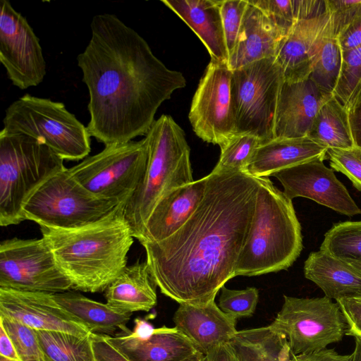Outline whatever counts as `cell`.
Masks as SVG:
<instances>
[{"label":"cell","instance_id":"cell-1","mask_svg":"<svg viewBox=\"0 0 361 361\" xmlns=\"http://www.w3.org/2000/svg\"><path fill=\"white\" fill-rule=\"evenodd\" d=\"M199 206L170 237L141 244L157 287L178 304L203 305L235 277L255 212L258 178L211 172Z\"/></svg>","mask_w":361,"mask_h":361},{"label":"cell","instance_id":"cell-2","mask_svg":"<svg viewBox=\"0 0 361 361\" xmlns=\"http://www.w3.org/2000/svg\"><path fill=\"white\" fill-rule=\"evenodd\" d=\"M90 28L77 56L89 93L90 136L107 146L146 135L161 104L185 86L183 74L168 68L114 14L94 16Z\"/></svg>","mask_w":361,"mask_h":361},{"label":"cell","instance_id":"cell-3","mask_svg":"<svg viewBox=\"0 0 361 361\" xmlns=\"http://www.w3.org/2000/svg\"><path fill=\"white\" fill-rule=\"evenodd\" d=\"M121 203L104 218L74 228L39 226L42 238L72 289L99 293L122 273L134 242Z\"/></svg>","mask_w":361,"mask_h":361},{"label":"cell","instance_id":"cell-4","mask_svg":"<svg viewBox=\"0 0 361 361\" xmlns=\"http://www.w3.org/2000/svg\"><path fill=\"white\" fill-rule=\"evenodd\" d=\"M258 180L255 212L235 276L288 269L302 250L301 226L292 200L268 177L258 178Z\"/></svg>","mask_w":361,"mask_h":361},{"label":"cell","instance_id":"cell-5","mask_svg":"<svg viewBox=\"0 0 361 361\" xmlns=\"http://www.w3.org/2000/svg\"><path fill=\"white\" fill-rule=\"evenodd\" d=\"M148 161L142 179L124 204L133 237H141L154 208L166 194L193 180L190 149L185 132L166 114L155 120L145 135Z\"/></svg>","mask_w":361,"mask_h":361},{"label":"cell","instance_id":"cell-6","mask_svg":"<svg viewBox=\"0 0 361 361\" xmlns=\"http://www.w3.org/2000/svg\"><path fill=\"white\" fill-rule=\"evenodd\" d=\"M63 159L32 137L0 132V225L24 220L23 207L35 189L63 168Z\"/></svg>","mask_w":361,"mask_h":361},{"label":"cell","instance_id":"cell-7","mask_svg":"<svg viewBox=\"0 0 361 361\" xmlns=\"http://www.w3.org/2000/svg\"><path fill=\"white\" fill-rule=\"evenodd\" d=\"M3 124L2 131L35 138L63 160H81L91 151L87 126L61 102L25 94L7 107Z\"/></svg>","mask_w":361,"mask_h":361},{"label":"cell","instance_id":"cell-8","mask_svg":"<svg viewBox=\"0 0 361 361\" xmlns=\"http://www.w3.org/2000/svg\"><path fill=\"white\" fill-rule=\"evenodd\" d=\"M122 202L97 197L79 183L65 166L47 177L23 207L24 220L39 226L74 228L94 223Z\"/></svg>","mask_w":361,"mask_h":361},{"label":"cell","instance_id":"cell-9","mask_svg":"<svg viewBox=\"0 0 361 361\" xmlns=\"http://www.w3.org/2000/svg\"><path fill=\"white\" fill-rule=\"evenodd\" d=\"M284 81L274 58L232 71L231 98L235 134H250L261 144L274 139L275 118Z\"/></svg>","mask_w":361,"mask_h":361},{"label":"cell","instance_id":"cell-10","mask_svg":"<svg viewBox=\"0 0 361 361\" xmlns=\"http://www.w3.org/2000/svg\"><path fill=\"white\" fill-rule=\"evenodd\" d=\"M147 161L148 144L145 137L138 141L105 146L68 170L94 195L126 202L138 188Z\"/></svg>","mask_w":361,"mask_h":361},{"label":"cell","instance_id":"cell-11","mask_svg":"<svg viewBox=\"0 0 361 361\" xmlns=\"http://www.w3.org/2000/svg\"><path fill=\"white\" fill-rule=\"evenodd\" d=\"M283 299L269 326L286 338L294 354L317 352L343 339L347 326L336 302L326 296Z\"/></svg>","mask_w":361,"mask_h":361},{"label":"cell","instance_id":"cell-12","mask_svg":"<svg viewBox=\"0 0 361 361\" xmlns=\"http://www.w3.org/2000/svg\"><path fill=\"white\" fill-rule=\"evenodd\" d=\"M0 288L55 294L72 284L42 237L13 238L0 243Z\"/></svg>","mask_w":361,"mask_h":361},{"label":"cell","instance_id":"cell-13","mask_svg":"<svg viewBox=\"0 0 361 361\" xmlns=\"http://www.w3.org/2000/svg\"><path fill=\"white\" fill-rule=\"evenodd\" d=\"M231 71L227 63L211 60L200 80L188 114L195 134L203 141L225 144L235 135Z\"/></svg>","mask_w":361,"mask_h":361},{"label":"cell","instance_id":"cell-14","mask_svg":"<svg viewBox=\"0 0 361 361\" xmlns=\"http://www.w3.org/2000/svg\"><path fill=\"white\" fill-rule=\"evenodd\" d=\"M0 62L12 84L20 90L37 86L47 74L39 39L8 0L0 1Z\"/></svg>","mask_w":361,"mask_h":361},{"label":"cell","instance_id":"cell-15","mask_svg":"<svg viewBox=\"0 0 361 361\" xmlns=\"http://www.w3.org/2000/svg\"><path fill=\"white\" fill-rule=\"evenodd\" d=\"M324 160L318 158L308 161L272 176L279 180L284 194L291 200L305 197L350 217L360 214L361 209L336 178L334 171L325 166Z\"/></svg>","mask_w":361,"mask_h":361},{"label":"cell","instance_id":"cell-16","mask_svg":"<svg viewBox=\"0 0 361 361\" xmlns=\"http://www.w3.org/2000/svg\"><path fill=\"white\" fill-rule=\"evenodd\" d=\"M0 315L36 331H56L87 336L90 332L45 292L0 288Z\"/></svg>","mask_w":361,"mask_h":361},{"label":"cell","instance_id":"cell-17","mask_svg":"<svg viewBox=\"0 0 361 361\" xmlns=\"http://www.w3.org/2000/svg\"><path fill=\"white\" fill-rule=\"evenodd\" d=\"M331 35L330 13L298 20L281 43L275 61L280 66L284 81L306 80L325 37Z\"/></svg>","mask_w":361,"mask_h":361},{"label":"cell","instance_id":"cell-18","mask_svg":"<svg viewBox=\"0 0 361 361\" xmlns=\"http://www.w3.org/2000/svg\"><path fill=\"white\" fill-rule=\"evenodd\" d=\"M333 95L310 78L283 81L277 104L274 138L307 137L319 109Z\"/></svg>","mask_w":361,"mask_h":361},{"label":"cell","instance_id":"cell-19","mask_svg":"<svg viewBox=\"0 0 361 361\" xmlns=\"http://www.w3.org/2000/svg\"><path fill=\"white\" fill-rule=\"evenodd\" d=\"M175 327L207 355L228 343L237 333V320L224 313L214 300L203 305L179 304L173 314Z\"/></svg>","mask_w":361,"mask_h":361},{"label":"cell","instance_id":"cell-20","mask_svg":"<svg viewBox=\"0 0 361 361\" xmlns=\"http://www.w3.org/2000/svg\"><path fill=\"white\" fill-rule=\"evenodd\" d=\"M248 1L235 47L228 58L231 71L262 59L275 58L288 33Z\"/></svg>","mask_w":361,"mask_h":361},{"label":"cell","instance_id":"cell-21","mask_svg":"<svg viewBox=\"0 0 361 361\" xmlns=\"http://www.w3.org/2000/svg\"><path fill=\"white\" fill-rule=\"evenodd\" d=\"M207 180V176L175 188L162 197L149 216L138 240L140 244L163 240L182 227L201 202Z\"/></svg>","mask_w":361,"mask_h":361},{"label":"cell","instance_id":"cell-22","mask_svg":"<svg viewBox=\"0 0 361 361\" xmlns=\"http://www.w3.org/2000/svg\"><path fill=\"white\" fill-rule=\"evenodd\" d=\"M198 36L211 60L228 64V52L217 0H162Z\"/></svg>","mask_w":361,"mask_h":361},{"label":"cell","instance_id":"cell-23","mask_svg":"<svg viewBox=\"0 0 361 361\" xmlns=\"http://www.w3.org/2000/svg\"><path fill=\"white\" fill-rule=\"evenodd\" d=\"M327 150L308 137L274 138L257 148L247 173L256 178L268 177L308 161L328 159Z\"/></svg>","mask_w":361,"mask_h":361},{"label":"cell","instance_id":"cell-24","mask_svg":"<svg viewBox=\"0 0 361 361\" xmlns=\"http://www.w3.org/2000/svg\"><path fill=\"white\" fill-rule=\"evenodd\" d=\"M106 338L129 361H181L198 350L175 326L157 328L145 341L128 334Z\"/></svg>","mask_w":361,"mask_h":361},{"label":"cell","instance_id":"cell-25","mask_svg":"<svg viewBox=\"0 0 361 361\" xmlns=\"http://www.w3.org/2000/svg\"><path fill=\"white\" fill-rule=\"evenodd\" d=\"M156 287L147 261L126 266L105 290L106 303L123 312H148L157 305Z\"/></svg>","mask_w":361,"mask_h":361},{"label":"cell","instance_id":"cell-26","mask_svg":"<svg viewBox=\"0 0 361 361\" xmlns=\"http://www.w3.org/2000/svg\"><path fill=\"white\" fill-rule=\"evenodd\" d=\"M53 296L60 307L92 333L109 336H113L119 331L125 335L131 333L126 325L132 313L121 311L107 303L93 300L73 291L58 293Z\"/></svg>","mask_w":361,"mask_h":361},{"label":"cell","instance_id":"cell-27","mask_svg":"<svg viewBox=\"0 0 361 361\" xmlns=\"http://www.w3.org/2000/svg\"><path fill=\"white\" fill-rule=\"evenodd\" d=\"M303 269L305 278L331 300L361 293V276L346 261L322 250L309 255Z\"/></svg>","mask_w":361,"mask_h":361},{"label":"cell","instance_id":"cell-28","mask_svg":"<svg viewBox=\"0 0 361 361\" xmlns=\"http://www.w3.org/2000/svg\"><path fill=\"white\" fill-rule=\"evenodd\" d=\"M229 343L238 361H299L286 338L269 326L238 331Z\"/></svg>","mask_w":361,"mask_h":361},{"label":"cell","instance_id":"cell-29","mask_svg":"<svg viewBox=\"0 0 361 361\" xmlns=\"http://www.w3.org/2000/svg\"><path fill=\"white\" fill-rule=\"evenodd\" d=\"M307 137L327 149L355 147L348 111L334 95L319 109Z\"/></svg>","mask_w":361,"mask_h":361},{"label":"cell","instance_id":"cell-30","mask_svg":"<svg viewBox=\"0 0 361 361\" xmlns=\"http://www.w3.org/2000/svg\"><path fill=\"white\" fill-rule=\"evenodd\" d=\"M91 334L78 336L62 331H37L44 361H96Z\"/></svg>","mask_w":361,"mask_h":361},{"label":"cell","instance_id":"cell-31","mask_svg":"<svg viewBox=\"0 0 361 361\" xmlns=\"http://www.w3.org/2000/svg\"><path fill=\"white\" fill-rule=\"evenodd\" d=\"M343 63V51L337 38L324 37L309 75L323 91L334 94Z\"/></svg>","mask_w":361,"mask_h":361},{"label":"cell","instance_id":"cell-32","mask_svg":"<svg viewBox=\"0 0 361 361\" xmlns=\"http://www.w3.org/2000/svg\"><path fill=\"white\" fill-rule=\"evenodd\" d=\"M319 249L343 260H361V221L334 224Z\"/></svg>","mask_w":361,"mask_h":361},{"label":"cell","instance_id":"cell-33","mask_svg":"<svg viewBox=\"0 0 361 361\" xmlns=\"http://www.w3.org/2000/svg\"><path fill=\"white\" fill-rule=\"evenodd\" d=\"M260 145V140L252 135H234L220 147V157L212 172L247 173L250 161Z\"/></svg>","mask_w":361,"mask_h":361},{"label":"cell","instance_id":"cell-34","mask_svg":"<svg viewBox=\"0 0 361 361\" xmlns=\"http://www.w3.org/2000/svg\"><path fill=\"white\" fill-rule=\"evenodd\" d=\"M334 96L348 109L361 97V45L343 51V63Z\"/></svg>","mask_w":361,"mask_h":361},{"label":"cell","instance_id":"cell-35","mask_svg":"<svg viewBox=\"0 0 361 361\" xmlns=\"http://www.w3.org/2000/svg\"><path fill=\"white\" fill-rule=\"evenodd\" d=\"M0 325L12 340L20 361H44L36 330L1 315Z\"/></svg>","mask_w":361,"mask_h":361},{"label":"cell","instance_id":"cell-36","mask_svg":"<svg viewBox=\"0 0 361 361\" xmlns=\"http://www.w3.org/2000/svg\"><path fill=\"white\" fill-rule=\"evenodd\" d=\"M258 300L259 291L255 287L231 290L224 286L221 288L218 306L224 313L238 320L252 316Z\"/></svg>","mask_w":361,"mask_h":361},{"label":"cell","instance_id":"cell-37","mask_svg":"<svg viewBox=\"0 0 361 361\" xmlns=\"http://www.w3.org/2000/svg\"><path fill=\"white\" fill-rule=\"evenodd\" d=\"M219 1L225 40L230 56L235 47L249 1L248 0H221Z\"/></svg>","mask_w":361,"mask_h":361},{"label":"cell","instance_id":"cell-38","mask_svg":"<svg viewBox=\"0 0 361 361\" xmlns=\"http://www.w3.org/2000/svg\"><path fill=\"white\" fill-rule=\"evenodd\" d=\"M326 154L331 168L347 176L353 186L361 191V147L328 149Z\"/></svg>","mask_w":361,"mask_h":361},{"label":"cell","instance_id":"cell-39","mask_svg":"<svg viewBox=\"0 0 361 361\" xmlns=\"http://www.w3.org/2000/svg\"><path fill=\"white\" fill-rule=\"evenodd\" d=\"M326 4L333 37L338 39L348 25L361 18V0H326Z\"/></svg>","mask_w":361,"mask_h":361},{"label":"cell","instance_id":"cell-40","mask_svg":"<svg viewBox=\"0 0 361 361\" xmlns=\"http://www.w3.org/2000/svg\"><path fill=\"white\" fill-rule=\"evenodd\" d=\"M250 1L287 32H289L296 22L293 0H250Z\"/></svg>","mask_w":361,"mask_h":361},{"label":"cell","instance_id":"cell-41","mask_svg":"<svg viewBox=\"0 0 361 361\" xmlns=\"http://www.w3.org/2000/svg\"><path fill=\"white\" fill-rule=\"evenodd\" d=\"M347 326L345 335L361 338V293L336 300Z\"/></svg>","mask_w":361,"mask_h":361},{"label":"cell","instance_id":"cell-42","mask_svg":"<svg viewBox=\"0 0 361 361\" xmlns=\"http://www.w3.org/2000/svg\"><path fill=\"white\" fill-rule=\"evenodd\" d=\"M96 361H129L106 339L105 335L91 334Z\"/></svg>","mask_w":361,"mask_h":361},{"label":"cell","instance_id":"cell-43","mask_svg":"<svg viewBox=\"0 0 361 361\" xmlns=\"http://www.w3.org/2000/svg\"><path fill=\"white\" fill-rule=\"evenodd\" d=\"M342 51L351 50L361 45V18L348 25L338 36Z\"/></svg>","mask_w":361,"mask_h":361},{"label":"cell","instance_id":"cell-44","mask_svg":"<svg viewBox=\"0 0 361 361\" xmlns=\"http://www.w3.org/2000/svg\"><path fill=\"white\" fill-rule=\"evenodd\" d=\"M299 361H350V355H341L335 349H327L297 355Z\"/></svg>","mask_w":361,"mask_h":361},{"label":"cell","instance_id":"cell-45","mask_svg":"<svg viewBox=\"0 0 361 361\" xmlns=\"http://www.w3.org/2000/svg\"><path fill=\"white\" fill-rule=\"evenodd\" d=\"M348 116L355 146L361 147V97L348 109Z\"/></svg>","mask_w":361,"mask_h":361},{"label":"cell","instance_id":"cell-46","mask_svg":"<svg viewBox=\"0 0 361 361\" xmlns=\"http://www.w3.org/2000/svg\"><path fill=\"white\" fill-rule=\"evenodd\" d=\"M156 330L157 328H154L147 320L136 318L134 329L128 335L137 340L145 341L152 337Z\"/></svg>","mask_w":361,"mask_h":361},{"label":"cell","instance_id":"cell-47","mask_svg":"<svg viewBox=\"0 0 361 361\" xmlns=\"http://www.w3.org/2000/svg\"><path fill=\"white\" fill-rule=\"evenodd\" d=\"M206 356L207 361H238L229 343L213 348Z\"/></svg>","mask_w":361,"mask_h":361},{"label":"cell","instance_id":"cell-48","mask_svg":"<svg viewBox=\"0 0 361 361\" xmlns=\"http://www.w3.org/2000/svg\"><path fill=\"white\" fill-rule=\"evenodd\" d=\"M0 356L20 361L12 340L1 325H0Z\"/></svg>","mask_w":361,"mask_h":361},{"label":"cell","instance_id":"cell-49","mask_svg":"<svg viewBox=\"0 0 361 361\" xmlns=\"http://www.w3.org/2000/svg\"><path fill=\"white\" fill-rule=\"evenodd\" d=\"M350 361H361V338H355V348L351 353Z\"/></svg>","mask_w":361,"mask_h":361},{"label":"cell","instance_id":"cell-50","mask_svg":"<svg viewBox=\"0 0 361 361\" xmlns=\"http://www.w3.org/2000/svg\"><path fill=\"white\" fill-rule=\"evenodd\" d=\"M181 361H207V358L206 355L197 350L188 357L181 360Z\"/></svg>","mask_w":361,"mask_h":361},{"label":"cell","instance_id":"cell-51","mask_svg":"<svg viewBox=\"0 0 361 361\" xmlns=\"http://www.w3.org/2000/svg\"><path fill=\"white\" fill-rule=\"evenodd\" d=\"M345 261H346L361 276V260Z\"/></svg>","mask_w":361,"mask_h":361},{"label":"cell","instance_id":"cell-52","mask_svg":"<svg viewBox=\"0 0 361 361\" xmlns=\"http://www.w3.org/2000/svg\"><path fill=\"white\" fill-rule=\"evenodd\" d=\"M0 361H17V360H10V359L4 357L2 356H0Z\"/></svg>","mask_w":361,"mask_h":361}]
</instances>
